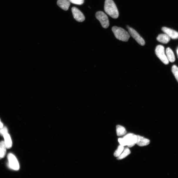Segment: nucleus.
<instances>
[{
  "label": "nucleus",
  "mask_w": 178,
  "mask_h": 178,
  "mask_svg": "<svg viewBox=\"0 0 178 178\" xmlns=\"http://www.w3.org/2000/svg\"><path fill=\"white\" fill-rule=\"evenodd\" d=\"M126 145L129 147H132L136 144L137 137L135 135L129 134L123 137Z\"/></svg>",
  "instance_id": "obj_6"
},
{
  "label": "nucleus",
  "mask_w": 178,
  "mask_h": 178,
  "mask_svg": "<svg viewBox=\"0 0 178 178\" xmlns=\"http://www.w3.org/2000/svg\"><path fill=\"white\" fill-rule=\"evenodd\" d=\"M157 40L159 42L163 44H167L170 41L171 38L166 34H161L159 35Z\"/></svg>",
  "instance_id": "obj_12"
},
{
  "label": "nucleus",
  "mask_w": 178,
  "mask_h": 178,
  "mask_svg": "<svg viewBox=\"0 0 178 178\" xmlns=\"http://www.w3.org/2000/svg\"><path fill=\"white\" fill-rule=\"evenodd\" d=\"M8 129L6 126H4L2 128H0V135L2 136H4L5 134L8 133Z\"/></svg>",
  "instance_id": "obj_21"
},
{
  "label": "nucleus",
  "mask_w": 178,
  "mask_h": 178,
  "mask_svg": "<svg viewBox=\"0 0 178 178\" xmlns=\"http://www.w3.org/2000/svg\"><path fill=\"white\" fill-rule=\"evenodd\" d=\"M162 30L170 38L173 39H178V32L172 29L164 27Z\"/></svg>",
  "instance_id": "obj_9"
},
{
  "label": "nucleus",
  "mask_w": 178,
  "mask_h": 178,
  "mask_svg": "<svg viewBox=\"0 0 178 178\" xmlns=\"http://www.w3.org/2000/svg\"><path fill=\"white\" fill-rule=\"evenodd\" d=\"M155 53L157 57L165 64L169 63V61L164 53V47L161 45H159L156 47L155 50Z\"/></svg>",
  "instance_id": "obj_5"
},
{
  "label": "nucleus",
  "mask_w": 178,
  "mask_h": 178,
  "mask_svg": "<svg viewBox=\"0 0 178 178\" xmlns=\"http://www.w3.org/2000/svg\"><path fill=\"white\" fill-rule=\"evenodd\" d=\"M96 17L97 19L100 22L103 27L107 28L109 26V21L107 16L103 12L99 11L96 13Z\"/></svg>",
  "instance_id": "obj_4"
},
{
  "label": "nucleus",
  "mask_w": 178,
  "mask_h": 178,
  "mask_svg": "<svg viewBox=\"0 0 178 178\" xmlns=\"http://www.w3.org/2000/svg\"><path fill=\"white\" fill-rule=\"evenodd\" d=\"M124 149V146L120 145L117 148V149L115 150L114 153V155L115 157H118L122 152Z\"/></svg>",
  "instance_id": "obj_18"
},
{
  "label": "nucleus",
  "mask_w": 178,
  "mask_h": 178,
  "mask_svg": "<svg viewBox=\"0 0 178 178\" xmlns=\"http://www.w3.org/2000/svg\"><path fill=\"white\" fill-rule=\"evenodd\" d=\"M127 28L128 29H129L130 27L129 26H127Z\"/></svg>",
  "instance_id": "obj_25"
},
{
  "label": "nucleus",
  "mask_w": 178,
  "mask_h": 178,
  "mask_svg": "<svg viewBox=\"0 0 178 178\" xmlns=\"http://www.w3.org/2000/svg\"><path fill=\"white\" fill-rule=\"evenodd\" d=\"M131 152L128 147H126L125 148L121 155L117 157L118 160H120L125 158L129 155H130Z\"/></svg>",
  "instance_id": "obj_16"
},
{
  "label": "nucleus",
  "mask_w": 178,
  "mask_h": 178,
  "mask_svg": "<svg viewBox=\"0 0 178 178\" xmlns=\"http://www.w3.org/2000/svg\"><path fill=\"white\" fill-rule=\"evenodd\" d=\"M136 144L140 147L146 146L150 144V141L149 140L139 135H137Z\"/></svg>",
  "instance_id": "obj_10"
},
{
  "label": "nucleus",
  "mask_w": 178,
  "mask_h": 178,
  "mask_svg": "<svg viewBox=\"0 0 178 178\" xmlns=\"http://www.w3.org/2000/svg\"><path fill=\"white\" fill-rule=\"evenodd\" d=\"M128 29L130 35L140 45L143 46L145 44V42L144 39L134 29L130 28Z\"/></svg>",
  "instance_id": "obj_7"
},
{
  "label": "nucleus",
  "mask_w": 178,
  "mask_h": 178,
  "mask_svg": "<svg viewBox=\"0 0 178 178\" xmlns=\"http://www.w3.org/2000/svg\"><path fill=\"white\" fill-rule=\"evenodd\" d=\"M118 141L119 142H120V145H122V146L124 147L126 145L125 142L123 138L119 139H118Z\"/></svg>",
  "instance_id": "obj_22"
},
{
  "label": "nucleus",
  "mask_w": 178,
  "mask_h": 178,
  "mask_svg": "<svg viewBox=\"0 0 178 178\" xmlns=\"http://www.w3.org/2000/svg\"><path fill=\"white\" fill-rule=\"evenodd\" d=\"M69 1L72 4L79 5L83 4L84 2V0H69Z\"/></svg>",
  "instance_id": "obj_20"
},
{
  "label": "nucleus",
  "mask_w": 178,
  "mask_h": 178,
  "mask_svg": "<svg viewBox=\"0 0 178 178\" xmlns=\"http://www.w3.org/2000/svg\"><path fill=\"white\" fill-rule=\"evenodd\" d=\"M4 127L3 124L1 122V119H0V128H2Z\"/></svg>",
  "instance_id": "obj_23"
},
{
  "label": "nucleus",
  "mask_w": 178,
  "mask_h": 178,
  "mask_svg": "<svg viewBox=\"0 0 178 178\" xmlns=\"http://www.w3.org/2000/svg\"><path fill=\"white\" fill-rule=\"evenodd\" d=\"M116 131L117 135L120 136L126 134L127 132L125 128L123 126L117 125L116 126Z\"/></svg>",
  "instance_id": "obj_17"
},
{
  "label": "nucleus",
  "mask_w": 178,
  "mask_h": 178,
  "mask_svg": "<svg viewBox=\"0 0 178 178\" xmlns=\"http://www.w3.org/2000/svg\"><path fill=\"white\" fill-rule=\"evenodd\" d=\"M112 31L115 37L120 41L127 42L130 38V35L128 32L122 28L115 26L112 28Z\"/></svg>",
  "instance_id": "obj_2"
},
{
  "label": "nucleus",
  "mask_w": 178,
  "mask_h": 178,
  "mask_svg": "<svg viewBox=\"0 0 178 178\" xmlns=\"http://www.w3.org/2000/svg\"><path fill=\"white\" fill-rule=\"evenodd\" d=\"M8 166L9 168L15 171H18L20 169V164L15 156L11 153H10L7 156Z\"/></svg>",
  "instance_id": "obj_3"
},
{
  "label": "nucleus",
  "mask_w": 178,
  "mask_h": 178,
  "mask_svg": "<svg viewBox=\"0 0 178 178\" xmlns=\"http://www.w3.org/2000/svg\"><path fill=\"white\" fill-rule=\"evenodd\" d=\"M177 57L178 58V48L177 50Z\"/></svg>",
  "instance_id": "obj_24"
},
{
  "label": "nucleus",
  "mask_w": 178,
  "mask_h": 178,
  "mask_svg": "<svg viewBox=\"0 0 178 178\" xmlns=\"http://www.w3.org/2000/svg\"><path fill=\"white\" fill-rule=\"evenodd\" d=\"M167 57L169 61L171 63H174L176 60L175 56L173 51L170 48H168L166 50Z\"/></svg>",
  "instance_id": "obj_13"
},
{
  "label": "nucleus",
  "mask_w": 178,
  "mask_h": 178,
  "mask_svg": "<svg viewBox=\"0 0 178 178\" xmlns=\"http://www.w3.org/2000/svg\"><path fill=\"white\" fill-rule=\"evenodd\" d=\"M72 11L74 18L78 22H82L85 21V18L84 15L77 8L72 7Z\"/></svg>",
  "instance_id": "obj_8"
},
{
  "label": "nucleus",
  "mask_w": 178,
  "mask_h": 178,
  "mask_svg": "<svg viewBox=\"0 0 178 178\" xmlns=\"http://www.w3.org/2000/svg\"><path fill=\"white\" fill-rule=\"evenodd\" d=\"M104 10L112 18L117 19L119 15L116 5L112 0H105Z\"/></svg>",
  "instance_id": "obj_1"
},
{
  "label": "nucleus",
  "mask_w": 178,
  "mask_h": 178,
  "mask_svg": "<svg viewBox=\"0 0 178 178\" xmlns=\"http://www.w3.org/2000/svg\"><path fill=\"white\" fill-rule=\"evenodd\" d=\"M172 72L178 82V67L175 65L172 66Z\"/></svg>",
  "instance_id": "obj_19"
},
{
  "label": "nucleus",
  "mask_w": 178,
  "mask_h": 178,
  "mask_svg": "<svg viewBox=\"0 0 178 178\" xmlns=\"http://www.w3.org/2000/svg\"><path fill=\"white\" fill-rule=\"evenodd\" d=\"M3 136L4 139V142L6 148L7 149H10L12 147V145L11 137L8 133L4 134Z\"/></svg>",
  "instance_id": "obj_14"
},
{
  "label": "nucleus",
  "mask_w": 178,
  "mask_h": 178,
  "mask_svg": "<svg viewBox=\"0 0 178 178\" xmlns=\"http://www.w3.org/2000/svg\"><path fill=\"white\" fill-rule=\"evenodd\" d=\"M6 148L4 141L0 142V159L5 157L6 154Z\"/></svg>",
  "instance_id": "obj_15"
},
{
  "label": "nucleus",
  "mask_w": 178,
  "mask_h": 178,
  "mask_svg": "<svg viewBox=\"0 0 178 178\" xmlns=\"http://www.w3.org/2000/svg\"><path fill=\"white\" fill-rule=\"evenodd\" d=\"M57 4L61 9L67 11L69 9L70 2L69 0H58Z\"/></svg>",
  "instance_id": "obj_11"
}]
</instances>
